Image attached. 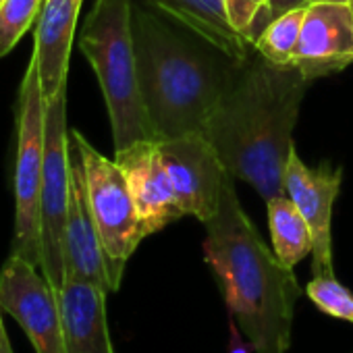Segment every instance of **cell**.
Masks as SVG:
<instances>
[{
  "label": "cell",
  "instance_id": "obj_11",
  "mask_svg": "<svg viewBox=\"0 0 353 353\" xmlns=\"http://www.w3.org/2000/svg\"><path fill=\"white\" fill-rule=\"evenodd\" d=\"M353 63V9L349 3H312L289 61L307 81L341 73Z\"/></svg>",
  "mask_w": 353,
  "mask_h": 353
},
{
  "label": "cell",
  "instance_id": "obj_12",
  "mask_svg": "<svg viewBox=\"0 0 353 353\" xmlns=\"http://www.w3.org/2000/svg\"><path fill=\"white\" fill-rule=\"evenodd\" d=\"M129 183L143 237L185 216L158 152V139H141L114 154Z\"/></svg>",
  "mask_w": 353,
  "mask_h": 353
},
{
  "label": "cell",
  "instance_id": "obj_21",
  "mask_svg": "<svg viewBox=\"0 0 353 353\" xmlns=\"http://www.w3.org/2000/svg\"><path fill=\"white\" fill-rule=\"evenodd\" d=\"M231 26L254 48L268 26V0H225Z\"/></svg>",
  "mask_w": 353,
  "mask_h": 353
},
{
  "label": "cell",
  "instance_id": "obj_13",
  "mask_svg": "<svg viewBox=\"0 0 353 353\" xmlns=\"http://www.w3.org/2000/svg\"><path fill=\"white\" fill-rule=\"evenodd\" d=\"M69 162H71V194H69L67 229H65L67 279L85 281L112 293L106 256L88 202L83 162L71 137H69Z\"/></svg>",
  "mask_w": 353,
  "mask_h": 353
},
{
  "label": "cell",
  "instance_id": "obj_7",
  "mask_svg": "<svg viewBox=\"0 0 353 353\" xmlns=\"http://www.w3.org/2000/svg\"><path fill=\"white\" fill-rule=\"evenodd\" d=\"M71 194L69 127H67V85L46 100V148L44 179L40 194L42 221V274L59 293L67 281L65 270V229Z\"/></svg>",
  "mask_w": 353,
  "mask_h": 353
},
{
  "label": "cell",
  "instance_id": "obj_5",
  "mask_svg": "<svg viewBox=\"0 0 353 353\" xmlns=\"http://www.w3.org/2000/svg\"><path fill=\"white\" fill-rule=\"evenodd\" d=\"M46 148V98L32 57L17 100V166H15V241L13 252L42 266L40 194Z\"/></svg>",
  "mask_w": 353,
  "mask_h": 353
},
{
  "label": "cell",
  "instance_id": "obj_26",
  "mask_svg": "<svg viewBox=\"0 0 353 353\" xmlns=\"http://www.w3.org/2000/svg\"><path fill=\"white\" fill-rule=\"evenodd\" d=\"M0 310H3V307H0ZM3 326H5V324H3V320H0V330H3Z\"/></svg>",
  "mask_w": 353,
  "mask_h": 353
},
{
  "label": "cell",
  "instance_id": "obj_27",
  "mask_svg": "<svg viewBox=\"0 0 353 353\" xmlns=\"http://www.w3.org/2000/svg\"><path fill=\"white\" fill-rule=\"evenodd\" d=\"M349 5H351V9H353V0H351V3H349Z\"/></svg>",
  "mask_w": 353,
  "mask_h": 353
},
{
  "label": "cell",
  "instance_id": "obj_23",
  "mask_svg": "<svg viewBox=\"0 0 353 353\" xmlns=\"http://www.w3.org/2000/svg\"><path fill=\"white\" fill-rule=\"evenodd\" d=\"M229 353H250V347L243 341L241 328H239V324H237V320L233 316L229 318Z\"/></svg>",
  "mask_w": 353,
  "mask_h": 353
},
{
  "label": "cell",
  "instance_id": "obj_1",
  "mask_svg": "<svg viewBox=\"0 0 353 353\" xmlns=\"http://www.w3.org/2000/svg\"><path fill=\"white\" fill-rule=\"evenodd\" d=\"M307 79L262 59L239 63L231 85L202 135L231 176L250 183L264 202L285 196V166L293 145Z\"/></svg>",
  "mask_w": 353,
  "mask_h": 353
},
{
  "label": "cell",
  "instance_id": "obj_17",
  "mask_svg": "<svg viewBox=\"0 0 353 353\" xmlns=\"http://www.w3.org/2000/svg\"><path fill=\"white\" fill-rule=\"evenodd\" d=\"M266 212L272 237V252L287 268H293L307 254H312V231L299 208L287 194L268 200Z\"/></svg>",
  "mask_w": 353,
  "mask_h": 353
},
{
  "label": "cell",
  "instance_id": "obj_9",
  "mask_svg": "<svg viewBox=\"0 0 353 353\" xmlns=\"http://www.w3.org/2000/svg\"><path fill=\"white\" fill-rule=\"evenodd\" d=\"M158 152L183 212L202 225L210 221L221 206L223 188L229 179L210 141L202 133H188L158 139Z\"/></svg>",
  "mask_w": 353,
  "mask_h": 353
},
{
  "label": "cell",
  "instance_id": "obj_24",
  "mask_svg": "<svg viewBox=\"0 0 353 353\" xmlns=\"http://www.w3.org/2000/svg\"><path fill=\"white\" fill-rule=\"evenodd\" d=\"M0 353H13V347H11V341H9L5 326H3V330H0Z\"/></svg>",
  "mask_w": 353,
  "mask_h": 353
},
{
  "label": "cell",
  "instance_id": "obj_3",
  "mask_svg": "<svg viewBox=\"0 0 353 353\" xmlns=\"http://www.w3.org/2000/svg\"><path fill=\"white\" fill-rule=\"evenodd\" d=\"M131 28L139 88L156 139L202 133L235 73L135 0Z\"/></svg>",
  "mask_w": 353,
  "mask_h": 353
},
{
  "label": "cell",
  "instance_id": "obj_10",
  "mask_svg": "<svg viewBox=\"0 0 353 353\" xmlns=\"http://www.w3.org/2000/svg\"><path fill=\"white\" fill-rule=\"evenodd\" d=\"M283 181L287 196L295 202L312 231L314 276H334L330 221L332 206L343 181V168H332L326 164L312 168L299 158V154L293 148L285 166Z\"/></svg>",
  "mask_w": 353,
  "mask_h": 353
},
{
  "label": "cell",
  "instance_id": "obj_19",
  "mask_svg": "<svg viewBox=\"0 0 353 353\" xmlns=\"http://www.w3.org/2000/svg\"><path fill=\"white\" fill-rule=\"evenodd\" d=\"M44 0H3L0 3V59L7 57L38 21Z\"/></svg>",
  "mask_w": 353,
  "mask_h": 353
},
{
  "label": "cell",
  "instance_id": "obj_22",
  "mask_svg": "<svg viewBox=\"0 0 353 353\" xmlns=\"http://www.w3.org/2000/svg\"><path fill=\"white\" fill-rule=\"evenodd\" d=\"M307 5H310V0H268V23L287 11L301 9Z\"/></svg>",
  "mask_w": 353,
  "mask_h": 353
},
{
  "label": "cell",
  "instance_id": "obj_8",
  "mask_svg": "<svg viewBox=\"0 0 353 353\" xmlns=\"http://www.w3.org/2000/svg\"><path fill=\"white\" fill-rule=\"evenodd\" d=\"M0 307L19 322L36 353H67L59 293L38 266L17 254L0 270Z\"/></svg>",
  "mask_w": 353,
  "mask_h": 353
},
{
  "label": "cell",
  "instance_id": "obj_25",
  "mask_svg": "<svg viewBox=\"0 0 353 353\" xmlns=\"http://www.w3.org/2000/svg\"><path fill=\"white\" fill-rule=\"evenodd\" d=\"M312 3H351V0H310V5Z\"/></svg>",
  "mask_w": 353,
  "mask_h": 353
},
{
  "label": "cell",
  "instance_id": "obj_18",
  "mask_svg": "<svg viewBox=\"0 0 353 353\" xmlns=\"http://www.w3.org/2000/svg\"><path fill=\"white\" fill-rule=\"evenodd\" d=\"M305 9L307 7L293 9V11H287V13L279 15L276 19H272L266 26V30L260 34V38L256 40L254 50L268 63L289 67V61H291L295 46L299 42V36H301Z\"/></svg>",
  "mask_w": 353,
  "mask_h": 353
},
{
  "label": "cell",
  "instance_id": "obj_28",
  "mask_svg": "<svg viewBox=\"0 0 353 353\" xmlns=\"http://www.w3.org/2000/svg\"><path fill=\"white\" fill-rule=\"evenodd\" d=\"M0 3H3V0H0Z\"/></svg>",
  "mask_w": 353,
  "mask_h": 353
},
{
  "label": "cell",
  "instance_id": "obj_4",
  "mask_svg": "<svg viewBox=\"0 0 353 353\" xmlns=\"http://www.w3.org/2000/svg\"><path fill=\"white\" fill-rule=\"evenodd\" d=\"M131 5L133 0H96L79 36V48L106 102L114 152L141 139H156L139 88Z\"/></svg>",
  "mask_w": 353,
  "mask_h": 353
},
{
  "label": "cell",
  "instance_id": "obj_20",
  "mask_svg": "<svg viewBox=\"0 0 353 353\" xmlns=\"http://www.w3.org/2000/svg\"><path fill=\"white\" fill-rule=\"evenodd\" d=\"M305 293L324 314L353 322V293L334 276H314L307 283Z\"/></svg>",
  "mask_w": 353,
  "mask_h": 353
},
{
  "label": "cell",
  "instance_id": "obj_16",
  "mask_svg": "<svg viewBox=\"0 0 353 353\" xmlns=\"http://www.w3.org/2000/svg\"><path fill=\"white\" fill-rule=\"evenodd\" d=\"M135 3L188 28L198 40L206 42L231 63H245L250 59V44L231 26L225 0H135Z\"/></svg>",
  "mask_w": 353,
  "mask_h": 353
},
{
  "label": "cell",
  "instance_id": "obj_2",
  "mask_svg": "<svg viewBox=\"0 0 353 353\" xmlns=\"http://www.w3.org/2000/svg\"><path fill=\"white\" fill-rule=\"evenodd\" d=\"M204 227L206 262L221 279L229 314L237 320L252 351L287 353L301 289L293 268H287L268 250L248 219L231 174L216 214Z\"/></svg>",
  "mask_w": 353,
  "mask_h": 353
},
{
  "label": "cell",
  "instance_id": "obj_14",
  "mask_svg": "<svg viewBox=\"0 0 353 353\" xmlns=\"http://www.w3.org/2000/svg\"><path fill=\"white\" fill-rule=\"evenodd\" d=\"M83 0H44L36 26L34 59L42 81L44 98H54L69 75V59Z\"/></svg>",
  "mask_w": 353,
  "mask_h": 353
},
{
  "label": "cell",
  "instance_id": "obj_15",
  "mask_svg": "<svg viewBox=\"0 0 353 353\" xmlns=\"http://www.w3.org/2000/svg\"><path fill=\"white\" fill-rule=\"evenodd\" d=\"M106 295L108 291L98 285L65 281L59 291V305L67 353H114L106 320Z\"/></svg>",
  "mask_w": 353,
  "mask_h": 353
},
{
  "label": "cell",
  "instance_id": "obj_6",
  "mask_svg": "<svg viewBox=\"0 0 353 353\" xmlns=\"http://www.w3.org/2000/svg\"><path fill=\"white\" fill-rule=\"evenodd\" d=\"M69 137L83 162L88 202L106 256L110 289L119 291L127 260L145 239L139 214L117 160L102 156L79 131H69Z\"/></svg>",
  "mask_w": 353,
  "mask_h": 353
}]
</instances>
